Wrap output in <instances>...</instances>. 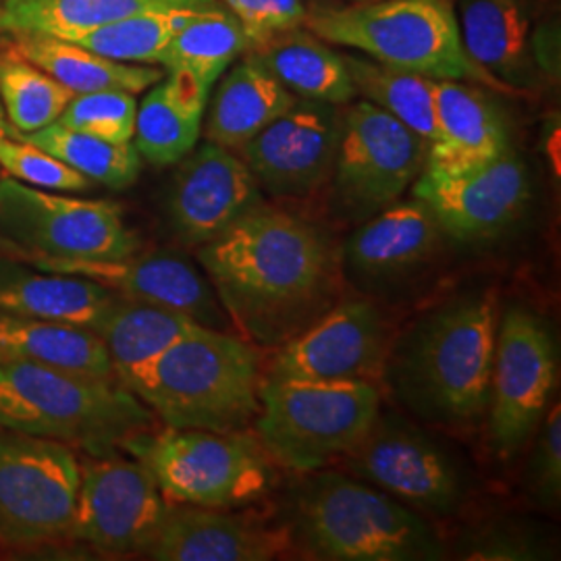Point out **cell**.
Segmentation results:
<instances>
[{
  "instance_id": "obj_1",
  "label": "cell",
  "mask_w": 561,
  "mask_h": 561,
  "mask_svg": "<svg viewBox=\"0 0 561 561\" xmlns=\"http://www.w3.org/2000/svg\"><path fill=\"white\" fill-rule=\"evenodd\" d=\"M198 259L229 319L266 343L283 340L321 300L331 273L321 233L261 202L201 245Z\"/></svg>"
},
{
  "instance_id": "obj_2",
  "label": "cell",
  "mask_w": 561,
  "mask_h": 561,
  "mask_svg": "<svg viewBox=\"0 0 561 561\" xmlns=\"http://www.w3.org/2000/svg\"><path fill=\"white\" fill-rule=\"evenodd\" d=\"M154 414L115 379L0 362V426L108 454L152 428Z\"/></svg>"
},
{
  "instance_id": "obj_3",
  "label": "cell",
  "mask_w": 561,
  "mask_h": 561,
  "mask_svg": "<svg viewBox=\"0 0 561 561\" xmlns=\"http://www.w3.org/2000/svg\"><path fill=\"white\" fill-rule=\"evenodd\" d=\"M304 27L329 44L431 80L468 81L512 92L468 57L458 18L447 0H368L345 7H312L306 11Z\"/></svg>"
},
{
  "instance_id": "obj_4",
  "label": "cell",
  "mask_w": 561,
  "mask_h": 561,
  "mask_svg": "<svg viewBox=\"0 0 561 561\" xmlns=\"http://www.w3.org/2000/svg\"><path fill=\"white\" fill-rule=\"evenodd\" d=\"M261 385L248 343L198 327L162 354L136 396L171 428L227 433L259 414Z\"/></svg>"
},
{
  "instance_id": "obj_5",
  "label": "cell",
  "mask_w": 561,
  "mask_h": 561,
  "mask_svg": "<svg viewBox=\"0 0 561 561\" xmlns=\"http://www.w3.org/2000/svg\"><path fill=\"white\" fill-rule=\"evenodd\" d=\"M381 393L370 381L271 377L261 385L256 433L268 458L314 472L347 456L379 421Z\"/></svg>"
},
{
  "instance_id": "obj_6",
  "label": "cell",
  "mask_w": 561,
  "mask_h": 561,
  "mask_svg": "<svg viewBox=\"0 0 561 561\" xmlns=\"http://www.w3.org/2000/svg\"><path fill=\"white\" fill-rule=\"evenodd\" d=\"M300 526L322 560L416 561L443 556L435 533L414 512L341 474H322L308 484Z\"/></svg>"
},
{
  "instance_id": "obj_7",
  "label": "cell",
  "mask_w": 561,
  "mask_h": 561,
  "mask_svg": "<svg viewBox=\"0 0 561 561\" xmlns=\"http://www.w3.org/2000/svg\"><path fill=\"white\" fill-rule=\"evenodd\" d=\"M146 463L167 502L229 510L259 500L271 484L261 442L238 431L171 428L123 445Z\"/></svg>"
},
{
  "instance_id": "obj_8",
  "label": "cell",
  "mask_w": 561,
  "mask_h": 561,
  "mask_svg": "<svg viewBox=\"0 0 561 561\" xmlns=\"http://www.w3.org/2000/svg\"><path fill=\"white\" fill-rule=\"evenodd\" d=\"M138 238L115 202L81 201L0 180V254L18 261H104L136 254Z\"/></svg>"
},
{
  "instance_id": "obj_9",
  "label": "cell",
  "mask_w": 561,
  "mask_h": 561,
  "mask_svg": "<svg viewBox=\"0 0 561 561\" xmlns=\"http://www.w3.org/2000/svg\"><path fill=\"white\" fill-rule=\"evenodd\" d=\"M78 489L80 458L71 445L0 426V547L69 541Z\"/></svg>"
},
{
  "instance_id": "obj_10",
  "label": "cell",
  "mask_w": 561,
  "mask_h": 561,
  "mask_svg": "<svg viewBox=\"0 0 561 561\" xmlns=\"http://www.w3.org/2000/svg\"><path fill=\"white\" fill-rule=\"evenodd\" d=\"M495 300L463 301L431 322L414 356L422 398L439 414L472 421L482 414L495 360Z\"/></svg>"
},
{
  "instance_id": "obj_11",
  "label": "cell",
  "mask_w": 561,
  "mask_h": 561,
  "mask_svg": "<svg viewBox=\"0 0 561 561\" xmlns=\"http://www.w3.org/2000/svg\"><path fill=\"white\" fill-rule=\"evenodd\" d=\"M169 502L140 460L88 454L80 460V489L69 541L102 553H146Z\"/></svg>"
},
{
  "instance_id": "obj_12",
  "label": "cell",
  "mask_w": 561,
  "mask_h": 561,
  "mask_svg": "<svg viewBox=\"0 0 561 561\" xmlns=\"http://www.w3.org/2000/svg\"><path fill=\"white\" fill-rule=\"evenodd\" d=\"M428 141L373 102L345 108L335 152L341 202L362 215L398 202L424 169Z\"/></svg>"
},
{
  "instance_id": "obj_13",
  "label": "cell",
  "mask_w": 561,
  "mask_h": 561,
  "mask_svg": "<svg viewBox=\"0 0 561 561\" xmlns=\"http://www.w3.org/2000/svg\"><path fill=\"white\" fill-rule=\"evenodd\" d=\"M458 27L468 57L512 94L558 80V21L539 20L533 0H461Z\"/></svg>"
},
{
  "instance_id": "obj_14",
  "label": "cell",
  "mask_w": 561,
  "mask_h": 561,
  "mask_svg": "<svg viewBox=\"0 0 561 561\" xmlns=\"http://www.w3.org/2000/svg\"><path fill=\"white\" fill-rule=\"evenodd\" d=\"M556 385L553 341L541 321L512 308L495 340L491 375V431L503 456L528 439Z\"/></svg>"
},
{
  "instance_id": "obj_15",
  "label": "cell",
  "mask_w": 561,
  "mask_h": 561,
  "mask_svg": "<svg viewBox=\"0 0 561 561\" xmlns=\"http://www.w3.org/2000/svg\"><path fill=\"white\" fill-rule=\"evenodd\" d=\"M340 121L335 104L298 99L238 152L273 196L301 198L333 171Z\"/></svg>"
},
{
  "instance_id": "obj_16",
  "label": "cell",
  "mask_w": 561,
  "mask_h": 561,
  "mask_svg": "<svg viewBox=\"0 0 561 561\" xmlns=\"http://www.w3.org/2000/svg\"><path fill=\"white\" fill-rule=\"evenodd\" d=\"M412 185L414 201L433 213L439 229L460 241L502 231L528 201L526 169L510 150L463 171L422 169Z\"/></svg>"
},
{
  "instance_id": "obj_17",
  "label": "cell",
  "mask_w": 561,
  "mask_h": 561,
  "mask_svg": "<svg viewBox=\"0 0 561 561\" xmlns=\"http://www.w3.org/2000/svg\"><path fill=\"white\" fill-rule=\"evenodd\" d=\"M180 162L169 196V221L190 245L219 238L261 202V185L229 148L206 141Z\"/></svg>"
},
{
  "instance_id": "obj_18",
  "label": "cell",
  "mask_w": 561,
  "mask_h": 561,
  "mask_svg": "<svg viewBox=\"0 0 561 561\" xmlns=\"http://www.w3.org/2000/svg\"><path fill=\"white\" fill-rule=\"evenodd\" d=\"M42 271L73 275L94 280L111 289L123 300L164 306L187 314L210 329H221L222 306L208 280L181 256L129 254L104 261H71V259H34L25 261Z\"/></svg>"
},
{
  "instance_id": "obj_19",
  "label": "cell",
  "mask_w": 561,
  "mask_h": 561,
  "mask_svg": "<svg viewBox=\"0 0 561 561\" xmlns=\"http://www.w3.org/2000/svg\"><path fill=\"white\" fill-rule=\"evenodd\" d=\"M381 317L366 301H347L324 314L277 354L271 377L308 381H370L381 373Z\"/></svg>"
},
{
  "instance_id": "obj_20",
  "label": "cell",
  "mask_w": 561,
  "mask_h": 561,
  "mask_svg": "<svg viewBox=\"0 0 561 561\" xmlns=\"http://www.w3.org/2000/svg\"><path fill=\"white\" fill-rule=\"evenodd\" d=\"M289 545V533L280 526L175 503L167 507L146 556L157 561H268L283 556Z\"/></svg>"
},
{
  "instance_id": "obj_21",
  "label": "cell",
  "mask_w": 561,
  "mask_h": 561,
  "mask_svg": "<svg viewBox=\"0 0 561 561\" xmlns=\"http://www.w3.org/2000/svg\"><path fill=\"white\" fill-rule=\"evenodd\" d=\"M354 468L403 502L431 512H449L460 495V481L442 449L414 431L379 426L350 454Z\"/></svg>"
},
{
  "instance_id": "obj_22",
  "label": "cell",
  "mask_w": 561,
  "mask_h": 561,
  "mask_svg": "<svg viewBox=\"0 0 561 561\" xmlns=\"http://www.w3.org/2000/svg\"><path fill=\"white\" fill-rule=\"evenodd\" d=\"M119 296L94 280L42 271L0 254V312L99 333Z\"/></svg>"
},
{
  "instance_id": "obj_23",
  "label": "cell",
  "mask_w": 561,
  "mask_h": 561,
  "mask_svg": "<svg viewBox=\"0 0 561 561\" xmlns=\"http://www.w3.org/2000/svg\"><path fill=\"white\" fill-rule=\"evenodd\" d=\"M437 140L428 146L424 169L463 171L497 159L507 131L495 104L466 81L435 80Z\"/></svg>"
},
{
  "instance_id": "obj_24",
  "label": "cell",
  "mask_w": 561,
  "mask_h": 561,
  "mask_svg": "<svg viewBox=\"0 0 561 561\" xmlns=\"http://www.w3.org/2000/svg\"><path fill=\"white\" fill-rule=\"evenodd\" d=\"M198 327L204 324L178 310L119 298L96 335L106 345L117 381L136 393L162 354Z\"/></svg>"
},
{
  "instance_id": "obj_25",
  "label": "cell",
  "mask_w": 561,
  "mask_h": 561,
  "mask_svg": "<svg viewBox=\"0 0 561 561\" xmlns=\"http://www.w3.org/2000/svg\"><path fill=\"white\" fill-rule=\"evenodd\" d=\"M208 92L185 73H164L136 113L134 146L144 161L178 164L201 140Z\"/></svg>"
},
{
  "instance_id": "obj_26",
  "label": "cell",
  "mask_w": 561,
  "mask_h": 561,
  "mask_svg": "<svg viewBox=\"0 0 561 561\" xmlns=\"http://www.w3.org/2000/svg\"><path fill=\"white\" fill-rule=\"evenodd\" d=\"M221 7L219 0H0V34L73 41L141 11Z\"/></svg>"
},
{
  "instance_id": "obj_27",
  "label": "cell",
  "mask_w": 561,
  "mask_h": 561,
  "mask_svg": "<svg viewBox=\"0 0 561 561\" xmlns=\"http://www.w3.org/2000/svg\"><path fill=\"white\" fill-rule=\"evenodd\" d=\"M222 76L206 121V140L222 148L240 150L298 101L250 55Z\"/></svg>"
},
{
  "instance_id": "obj_28",
  "label": "cell",
  "mask_w": 561,
  "mask_h": 561,
  "mask_svg": "<svg viewBox=\"0 0 561 561\" xmlns=\"http://www.w3.org/2000/svg\"><path fill=\"white\" fill-rule=\"evenodd\" d=\"M250 57L298 99L337 106L358 96L343 55L304 25L250 48Z\"/></svg>"
},
{
  "instance_id": "obj_29",
  "label": "cell",
  "mask_w": 561,
  "mask_h": 561,
  "mask_svg": "<svg viewBox=\"0 0 561 561\" xmlns=\"http://www.w3.org/2000/svg\"><path fill=\"white\" fill-rule=\"evenodd\" d=\"M0 362H32L117 381L101 337L65 322L0 312Z\"/></svg>"
},
{
  "instance_id": "obj_30",
  "label": "cell",
  "mask_w": 561,
  "mask_h": 561,
  "mask_svg": "<svg viewBox=\"0 0 561 561\" xmlns=\"http://www.w3.org/2000/svg\"><path fill=\"white\" fill-rule=\"evenodd\" d=\"M15 50L41 67L53 80L73 94L101 90H125L131 94L152 88L164 78V71L150 65L106 59L80 44L53 36H13Z\"/></svg>"
},
{
  "instance_id": "obj_31",
  "label": "cell",
  "mask_w": 561,
  "mask_h": 561,
  "mask_svg": "<svg viewBox=\"0 0 561 561\" xmlns=\"http://www.w3.org/2000/svg\"><path fill=\"white\" fill-rule=\"evenodd\" d=\"M437 236L439 225L422 202H393L354 233L347 259L362 273L387 275L426 259Z\"/></svg>"
},
{
  "instance_id": "obj_32",
  "label": "cell",
  "mask_w": 561,
  "mask_h": 561,
  "mask_svg": "<svg viewBox=\"0 0 561 561\" xmlns=\"http://www.w3.org/2000/svg\"><path fill=\"white\" fill-rule=\"evenodd\" d=\"M248 50V38L227 9L215 7L192 15L162 50L159 65L167 73H185L206 92Z\"/></svg>"
},
{
  "instance_id": "obj_33",
  "label": "cell",
  "mask_w": 561,
  "mask_h": 561,
  "mask_svg": "<svg viewBox=\"0 0 561 561\" xmlns=\"http://www.w3.org/2000/svg\"><path fill=\"white\" fill-rule=\"evenodd\" d=\"M356 94L377 104L385 113L410 127L428 146L437 140V115L433 88L435 80L424 78L379 60L343 55Z\"/></svg>"
},
{
  "instance_id": "obj_34",
  "label": "cell",
  "mask_w": 561,
  "mask_h": 561,
  "mask_svg": "<svg viewBox=\"0 0 561 561\" xmlns=\"http://www.w3.org/2000/svg\"><path fill=\"white\" fill-rule=\"evenodd\" d=\"M9 136L38 146L44 152L76 169L92 183H102L113 190H125L140 178L141 157L134 141L115 144L102 140L96 136L69 129L57 121L32 134L9 131Z\"/></svg>"
},
{
  "instance_id": "obj_35",
  "label": "cell",
  "mask_w": 561,
  "mask_h": 561,
  "mask_svg": "<svg viewBox=\"0 0 561 561\" xmlns=\"http://www.w3.org/2000/svg\"><path fill=\"white\" fill-rule=\"evenodd\" d=\"M73 96L15 48L0 53V102L9 131L32 134L55 123Z\"/></svg>"
},
{
  "instance_id": "obj_36",
  "label": "cell",
  "mask_w": 561,
  "mask_h": 561,
  "mask_svg": "<svg viewBox=\"0 0 561 561\" xmlns=\"http://www.w3.org/2000/svg\"><path fill=\"white\" fill-rule=\"evenodd\" d=\"M198 13L194 9H159L141 11L123 20L111 21L88 34L73 38L88 50L106 59L136 65H159L162 50L175 38L181 27Z\"/></svg>"
},
{
  "instance_id": "obj_37",
  "label": "cell",
  "mask_w": 561,
  "mask_h": 561,
  "mask_svg": "<svg viewBox=\"0 0 561 561\" xmlns=\"http://www.w3.org/2000/svg\"><path fill=\"white\" fill-rule=\"evenodd\" d=\"M136 113V94L125 90H101L76 94L57 123L102 140L125 144L134 140Z\"/></svg>"
},
{
  "instance_id": "obj_38",
  "label": "cell",
  "mask_w": 561,
  "mask_h": 561,
  "mask_svg": "<svg viewBox=\"0 0 561 561\" xmlns=\"http://www.w3.org/2000/svg\"><path fill=\"white\" fill-rule=\"evenodd\" d=\"M0 169L7 178L48 192H85L92 187V181L69 164L13 136L0 140Z\"/></svg>"
},
{
  "instance_id": "obj_39",
  "label": "cell",
  "mask_w": 561,
  "mask_h": 561,
  "mask_svg": "<svg viewBox=\"0 0 561 561\" xmlns=\"http://www.w3.org/2000/svg\"><path fill=\"white\" fill-rule=\"evenodd\" d=\"M240 21L248 50L273 36L296 30L306 20L304 0H219Z\"/></svg>"
},
{
  "instance_id": "obj_40",
  "label": "cell",
  "mask_w": 561,
  "mask_h": 561,
  "mask_svg": "<svg viewBox=\"0 0 561 561\" xmlns=\"http://www.w3.org/2000/svg\"><path fill=\"white\" fill-rule=\"evenodd\" d=\"M535 484L545 500L558 502L561 491V405L545 419L539 451L535 460Z\"/></svg>"
},
{
  "instance_id": "obj_41",
  "label": "cell",
  "mask_w": 561,
  "mask_h": 561,
  "mask_svg": "<svg viewBox=\"0 0 561 561\" xmlns=\"http://www.w3.org/2000/svg\"><path fill=\"white\" fill-rule=\"evenodd\" d=\"M7 136H9V121H7L4 108H2V102H0V140H2V138H7Z\"/></svg>"
},
{
  "instance_id": "obj_42",
  "label": "cell",
  "mask_w": 561,
  "mask_h": 561,
  "mask_svg": "<svg viewBox=\"0 0 561 561\" xmlns=\"http://www.w3.org/2000/svg\"><path fill=\"white\" fill-rule=\"evenodd\" d=\"M347 2H368V0H347Z\"/></svg>"
}]
</instances>
